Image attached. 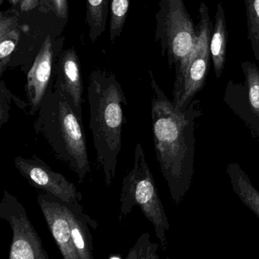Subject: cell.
Masks as SVG:
<instances>
[{
    "label": "cell",
    "instance_id": "13",
    "mask_svg": "<svg viewBox=\"0 0 259 259\" xmlns=\"http://www.w3.org/2000/svg\"><path fill=\"white\" fill-rule=\"evenodd\" d=\"M70 224L72 240L79 259H93V242L89 226L96 230L97 221L87 214L80 202L64 201Z\"/></svg>",
    "mask_w": 259,
    "mask_h": 259
},
{
    "label": "cell",
    "instance_id": "5",
    "mask_svg": "<svg viewBox=\"0 0 259 259\" xmlns=\"http://www.w3.org/2000/svg\"><path fill=\"white\" fill-rule=\"evenodd\" d=\"M155 19V40L160 43L162 57H167L169 69L175 68L178 81L195 48L196 28L183 0H159Z\"/></svg>",
    "mask_w": 259,
    "mask_h": 259
},
{
    "label": "cell",
    "instance_id": "4",
    "mask_svg": "<svg viewBox=\"0 0 259 259\" xmlns=\"http://www.w3.org/2000/svg\"><path fill=\"white\" fill-rule=\"evenodd\" d=\"M119 201V223L122 224L125 221L133 207H140L145 218L154 225L156 236L163 251H166V232L169 230V223L142 144L136 145L133 166L122 180Z\"/></svg>",
    "mask_w": 259,
    "mask_h": 259
},
{
    "label": "cell",
    "instance_id": "1",
    "mask_svg": "<svg viewBox=\"0 0 259 259\" xmlns=\"http://www.w3.org/2000/svg\"><path fill=\"white\" fill-rule=\"evenodd\" d=\"M151 119L156 157L176 204L184 198L192 183L195 120L202 116L200 101L179 110L154 79L151 71Z\"/></svg>",
    "mask_w": 259,
    "mask_h": 259
},
{
    "label": "cell",
    "instance_id": "7",
    "mask_svg": "<svg viewBox=\"0 0 259 259\" xmlns=\"http://www.w3.org/2000/svg\"><path fill=\"white\" fill-rule=\"evenodd\" d=\"M0 218L8 221L13 231L9 258L49 259L25 207L7 190L4 191L0 204Z\"/></svg>",
    "mask_w": 259,
    "mask_h": 259
},
{
    "label": "cell",
    "instance_id": "24",
    "mask_svg": "<svg viewBox=\"0 0 259 259\" xmlns=\"http://www.w3.org/2000/svg\"><path fill=\"white\" fill-rule=\"evenodd\" d=\"M11 7L13 8H17L18 6L20 4L21 0H9Z\"/></svg>",
    "mask_w": 259,
    "mask_h": 259
},
{
    "label": "cell",
    "instance_id": "2",
    "mask_svg": "<svg viewBox=\"0 0 259 259\" xmlns=\"http://www.w3.org/2000/svg\"><path fill=\"white\" fill-rule=\"evenodd\" d=\"M88 100L97 166L110 187L122 150L123 107L128 101L116 75L100 70L93 71L89 77Z\"/></svg>",
    "mask_w": 259,
    "mask_h": 259
},
{
    "label": "cell",
    "instance_id": "11",
    "mask_svg": "<svg viewBox=\"0 0 259 259\" xmlns=\"http://www.w3.org/2000/svg\"><path fill=\"white\" fill-rule=\"evenodd\" d=\"M37 203L63 258L79 259L72 240L64 201L52 194L38 192Z\"/></svg>",
    "mask_w": 259,
    "mask_h": 259
},
{
    "label": "cell",
    "instance_id": "12",
    "mask_svg": "<svg viewBox=\"0 0 259 259\" xmlns=\"http://www.w3.org/2000/svg\"><path fill=\"white\" fill-rule=\"evenodd\" d=\"M54 89L70 100L76 113L82 119L83 84L81 63L74 47L62 51L57 57Z\"/></svg>",
    "mask_w": 259,
    "mask_h": 259
},
{
    "label": "cell",
    "instance_id": "18",
    "mask_svg": "<svg viewBox=\"0 0 259 259\" xmlns=\"http://www.w3.org/2000/svg\"><path fill=\"white\" fill-rule=\"evenodd\" d=\"M130 0H110L109 36L111 43L120 37L130 10Z\"/></svg>",
    "mask_w": 259,
    "mask_h": 259
},
{
    "label": "cell",
    "instance_id": "25",
    "mask_svg": "<svg viewBox=\"0 0 259 259\" xmlns=\"http://www.w3.org/2000/svg\"><path fill=\"white\" fill-rule=\"evenodd\" d=\"M4 1H5V0H0V5H2V4H4Z\"/></svg>",
    "mask_w": 259,
    "mask_h": 259
},
{
    "label": "cell",
    "instance_id": "22",
    "mask_svg": "<svg viewBox=\"0 0 259 259\" xmlns=\"http://www.w3.org/2000/svg\"><path fill=\"white\" fill-rule=\"evenodd\" d=\"M17 98L7 89L4 81H1L0 87V127L3 128L10 119V111L12 101Z\"/></svg>",
    "mask_w": 259,
    "mask_h": 259
},
{
    "label": "cell",
    "instance_id": "8",
    "mask_svg": "<svg viewBox=\"0 0 259 259\" xmlns=\"http://www.w3.org/2000/svg\"><path fill=\"white\" fill-rule=\"evenodd\" d=\"M245 83L227 84L224 101L251 131L259 142V69L254 63H241Z\"/></svg>",
    "mask_w": 259,
    "mask_h": 259
},
{
    "label": "cell",
    "instance_id": "23",
    "mask_svg": "<svg viewBox=\"0 0 259 259\" xmlns=\"http://www.w3.org/2000/svg\"><path fill=\"white\" fill-rule=\"evenodd\" d=\"M40 0H21L20 4L16 8L20 14H27L38 8Z\"/></svg>",
    "mask_w": 259,
    "mask_h": 259
},
{
    "label": "cell",
    "instance_id": "9",
    "mask_svg": "<svg viewBox=\"0 0 259 259\" xmlns=\"http://www.w3.org/2000/svg\"><path fill=\"white\" fill-rule=\"evenodd\" d=\"M15 166L21 175L37 192L52 194L59 199L67 202H80L82 195L73 183L64 176L51 169L43 160L37 156L31 158L18 156Z\"/></svg>",
    "mask_w": 259,
    "mask_h": 259
},
{
    "label": "cell",
    "instance_id": "14",
    "mask_svg": "<svg viewBox=\"0 0 259 259\" xmlns=\"http://www.w3.org/2000/svg\"><path fill=\"white\" fill-rule=\"evenodd\" d=\"M20 13L16 8L0 13V75L10 66L15 51L22 38L19 24Z\"/></svg>",
    "mask_w": 259,
    "mask_h": 259
},
{
    "label": "cell",
    "instance_id": "15",
    "mask_svg": "<svg viewBox=\"0 0 259 259\" xmlns=\"http://www.w3.org/2000/svg\"><path fill=\"white\" fill-rule=\"evenodd\" d=\"M226 171L230 178L233 192L259 218V192L250 181L248 176L239 164L234 162L228 163Z\"/></svg>",
    "mask_w": 259,
    "mask_h": 259
},
{
    "label": "cell",
    "instance_id": "20",
    "mask_svg": "<svg viewBox=\"0 0 259 259\" xmlns=\"http://www.w3.org/2000/svg\"><path fill=\"white\" fill-rule=\"evenodd\" d=\"M148 233H145L139 238L133 248H130L126 259H159L157 251L158 244L151 241Z\"/></svg>",
    "mask_w": 259,
    "mask_h": 259
},
{
    "label": "cell",
    "instance_id": "16",
    "mask_svg": "<svg viewBox=\"0 0 259 259\" xmlns=\"http://www.w3.org/2000/svg\"><path fill=\"white\" fill-rule=\"evenodd\" d=\"M227 31L222 4L219 3L215 15V23L210 42V55L217 78L224 72L227 52Z\"/></svg>",
    "mask_w": 259,
    "mask_h": 259
},
{
    "label": "cell",
    "instance_id": "6",
    "mask_svg": "<svg viewBox=\"0 0 259 259\" xmlns=\"http://www.w3.org/2000/svg\"><path fill=\"white\" fill-rule=\"evenodd\" d=\"M199 13L195 48L181 78L174 81L172 102L179 110H186L195 95L202 90L210 66V42L213 25L204 2L200 5Z\"/></svg>",
    "mask_w": 259,
    "mask_h": 259
},
{
    "label": "cell",
    "instance_id": "21",
    "mask_svg": "<svg viewBox=\"0 0 259 259\" xmlns=\"http://www.w3.org/2000/svg\"><path fill=\"white\" fill-rule=\"evenodd\" d=\"M38 10L45 14L54 16L60 23L66 25L69 20V7L68 0H40Z\"/></svg>",
    "mask_w": 259,
    "mask_h": 259
},
{
    "label": "cell",
    "instance_id": "17",
    "mask_svg": "<svg viewBox=\"0 0 259 259\" xmlns=\"http://www.w3.org/2000/svg\"><path fill=\"white\" fill-rule=\"evenodd\" d=\"M110 2V0H87L86 2L85 22L92 42H95L105 31Z\"/></svg>",
    "mask_w": 259,
    "mask_h": 259
},
{
    "label": "cell",
    "instance_id": "19",
    "mask_svg": "<svg viewBox=\"0 0 259 259\" xmlns=\"http://www.w3.org/2000/svg\"><path fill=\"white\" fill-rule=\"evenodd\" d=\"M246 13L248 40L256 60L259 61V0H244Z\"/></svg>",
    "mask_w": 259,
    "mask_h": 259
},
{
    "label": "cell",
    "instance_id": "10",
    "mask_svg": "<svg viewBox=\"0 0 259 259\" xmlns=\"http://www.w3.org/2000/svg\"><path fill=\"white\" fill-rule=\"evenodd\" d=\"M55 54L52 34H48L27 73L25 92L29 104L28 113L31 116L38 111L51 86Z\"/></svg>",
    "mask_w": 259,
    "mask_h": 259
},
{
    "label": "cell",
    "instance_id": "3",
    "mask_svg": "<svg viewBox=\"0 0 259 259\" xmlns=\"http://www.w3.org/2000/svg\"><path fill=\"white\" fill-rule=\"evenodd\" d=\"M34 128L57 160L84 181L91 172L82 119L70 100L50 86L42 101Z\"/></svg>",
    "mask_w": 259,
    "mask_h": 259
}]
</instances>
